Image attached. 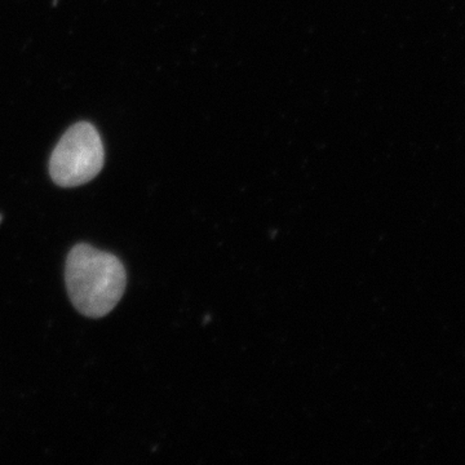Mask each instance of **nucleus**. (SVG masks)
I'll list each match as a JSON object with an SVG mask.
<instances>
[{"label": "nucleus", "mask_w": 465, "mask_h": 465, "mask_svg": "<svg viewBox=\"0 0 465 465\" xmlns=\"http://www.w3.org/2000/svg\"><path fill=\"white\" fill-rule=\"evenodd\" d=\"M65 281L76 311L85 317L101 318L109 314L124 296L127 274L116 256L81 243L67 255Z\"/></svg>", "instance_id": "obj_1"}, {"label": "nucleus", "mask_w": 465, "mask_h": 465, "mask_svg": "<svg viewBox=\"0 0 465 465\" xmlns=\"http://www.w3.org/2000/svg\"><path fill=\"white\" fill-rule=\"evenodd\" d=\"M105 163V150L97 128L79 122L61 137L50 159L51 179L63 188H75L94 180Z\"/></svg>", "instance_id": "obj_2"}, {"label": "nucleus", "mask_w": 465, "mask_h": 465, "mask_svg": "<svg viewBox=\"0 0 465 465\" xmlns=\"http://www.w3.org/2000/svg\"><path fill=\"white\" fill-rule=\"evenodd\" d=\"M2 222H3V216L0 215V223H2Z\"/></svg>", "instance_id": "obj_3"}]
</instances>
